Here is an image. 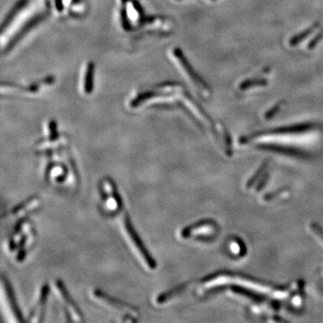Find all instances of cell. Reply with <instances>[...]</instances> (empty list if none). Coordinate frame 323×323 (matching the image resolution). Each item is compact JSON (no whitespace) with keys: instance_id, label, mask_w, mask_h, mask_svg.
Segmentation results:
<instances>
[{"instance_id":"1","label":"cell","mask_w":323,"mask_h":323,"mask_svg":"<svg viewBox=\"0 0 323 323\" xmlns=\"http://www.w3.org/2000/svg\"><path fill=\"white\" fill-rule=\"evenodd\" d=\"M111 179H106L102 183V199L108 213H116L121 209L122 202Z\"/></svg>"},{"instance_id":"2","label":"cell","mask_w":323,"mask_h":323,"mask_svg":"<svg viewBox=\"0 0 323 323\" xmlns=\"http://www.w3.org/2000/svg\"><path fill=\"white\" fill-rule=\"evenodd\" d=\"M124 226H125V230L128 234V237L130 239L133 245L136 247V250L138 251V253L140 254L141 257L143 258V259L145 260V264L147 265V267L150 268H155V262L154 260L152 259V257L149 255L148 252L146 251L145 246L143 245V243L141 242L140 238L138 237V235L136 233L135 229L133 228V226L131 225V222H130V219L128 218V216L126 215L125 217H124Z\"/></svg>"},{"instance_id":"3","label":"cell","mask_w":323,"mask_h":323,"mask_svg":"<svg viewBox=\"0 0 323 323\" xmlns=\"http://www.w3.org/2000/svg\"><path fill=\"white\" fill-rule=\"evenodd\" d=\"M94 294L95 299L105 306L110 307V308H112L113 310H119V311H128V312H133L134 314H136V310L129 305L117 301L110 296H107L106 294L102 293V291L96 290Z\"/></svg>"},{"instance_id":"4","label":"cell","mask_w":323,"mask_h":323,"mask_svg":"<svg viewBox=\"0 0 323 323\" xmlns=\"http://www.w3.org/2000/svg\"><path fill=\"white\" fill-rule=\"evenodd\" d=\"M57 288L60 290V294H61L63 300L67 303V305L69 308V310L72 311L73 314L75 315V317H77V319H81L82 315H81L80 310H78L77 305L73 302L72 299L69 296V294L67 292V290H66V288L63 286L62 283L60 281L57 282Z\"/></svg>"},{"instance_id":"5","label":"cell","mask_w":323,"mask_h":323,"mask_svg":"<svg viewBox=\"0 0 323 323\" xmlns=\"http://www.w3.org/2000/svg\"><path fill=\"white\" fill-rule=\"evenodd\" d=\"M39 204V200L37 198H33L30 200H27L26 203H23L17 207V209L14 210V214L19 215L21 213L30 212L31 210L37 208Z\"/></svg>"}]
</instances>
